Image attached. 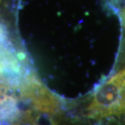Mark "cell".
I'll use <instances>...</instances> for the list:
<instances>
[{"label": "cell", "instance_id": "6da1fadb", "mask_svg": "<svg viewBox=\"0 0 125 125\" xmlns=\"http://www.w3.org/2000/svg\"><path fill=\"white\" fill-rule=\"evenodd\" d=\"M0 44L5 45L7 47L13 48L11 44L10 43L8 38V31L6 28V26L0 23Z\"/></svg>", "mask_w": 125, "mask_h": 125}, {"label": "cell", "instance_id": "7a4b0ae2", "mask_svg": "<svg viewBox=\"0 0 125 125\" xmlns=\"http://www.w3.org/2000/svg\"><path fill=\"white\" fill-rule=\"evenodd\" d=\"M2 125H14V124H10L8 123H4V124H2Z\"/></svg>", "mask_w": 125, "mask_h": 125}]
</instances>
